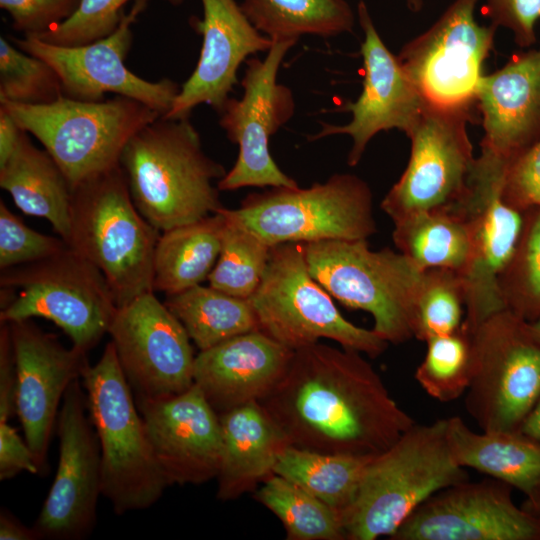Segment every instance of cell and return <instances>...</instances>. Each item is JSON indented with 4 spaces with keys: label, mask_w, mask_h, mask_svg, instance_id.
<instances>
[{
    "label": "cell",
    "mask_w": 540,
    "mask_h": 540,
    "mask_svg": "<svg viewBox=\"0 0 540 540\" xmlns=\"http://www.w3.org/2000/svg\"><path fill=\"white\" fill-rule=\"evenodd\" d=\"M154 293L118 307L108 330L136 401L179 394L194 384L191 339Z\"/></svg>",
    "instance_id": "obj_17"
},
{
    "label": "cell",
    "mask_w": 540,
    "mask_h": 540,
    "mask_svg": "<svg viewBox=\"0 0 540 540\" xmlns=\"http://www.w3.org/2000/svg\"><path fill=\"white\" fill-rule=\"evenodd\" d=\"M0 186L23 213L45 218L67 243L71 187L52 156L37 148L24 130L8 160L0 165Z\"/></svg>",
    "instance_id": "obj_28"
},
{
    "label": "cell",
    "mask_w": 540,
    "mask_h": 540,
    "mask_svg": "<svg viewBox=\"0 0 540 540\" xmlns=\"http://www.w3.org/2000/svg\"><path fill=\"white\" fill-rule=\"evenodd\" d=\"M64 239L39 233L25 225L0 200V269L35 262L63 251Z\"/></svg>",
    "instance_id": "obj_41"
},
{
    "label": "cell",
    "mask_w": 540,
    "mask_h": 540,
    "mask_svg": "<svg viewBox=\"0 0 540 540\" xmlns=\"http://www.w3.org/2000/svg\"><path fill=\"white\" fill-rule=\"evenodd\" d=\"M149 0H134L117 28L108 36L78 46H61L33 35L10 38L24 52L49 63L57 72L65 97L80 101H101L107 93L135 99L165 116L180 91L168 78L148 81L125 65L132 47L133 25Z\"/></svg>",
    "instance_id": "obj_16"
},
{
    "label": "cell",
    "mask_w": 540,
    "mask_h": 540,
    "mask_svg": "<svg viewBox=\"0 0 540 540\" xmlns=\"http://www.w3.org/2000/svg\"><path fill=\"white\" fill-rule=\"evenodd\" d=\"M297 39L273 40L263 60L245 61L240 81L243 95L229 98L220 116L219 125L228 140L239 147L234 166L217 183L220 191L243 187H297L271 156L272 135L294 115L295 100L291 89L277 81L278 71L287 52Z\"/></svg>",
    "instance_id": "obj_12"
},
{
    "label": "cell",
    "mask_w": 540,
    "mask_h": 540,
    "mask_svg": "<svg viewBox=\"0 0 540 540\" xmlns=\"http://www.w3.org/2000/svg\"><path fill=\"white\" fill-rule=\"evenodd\" d=\"M467 479L450 453L446 418L414 423L368 464L353 503L342 515L347 539L390 537L431 495Z\"/></svg>",
    "instance_id": "obj_3"
},
{
    "label": "cell",
    "mask_w": 540,
    "mask_h": 540,
    "mask_svg": "<svg viewBox=\"0 0 540 540\" xmlns=\"http://www.w3.org/2000/svg\"><path fill=\"white\" fill-rule=\"evenodd\" d=\"M293 354L260 330L244 333L199 351L194 383L219 415L263 400L285 374Z\"/></svg>",
    "instance_id": "obj_24"
},
{
    "label": "cell",
    "mask_w": 540,
    "mask_h": 540,
    "mask_svg": "<svg viewBox=\"0 0 540 540\" xmlns=\"http://www.w3.org/2000/svg\"><path fill=\"white\" fill-rule=\"evenodd\" d=\"M510 162L481 148L461 201L455 206L468 227L471 251L466 271L465 317L469 332L506 309L499 277L513 254L523 226V211L508 203L502 189Z\"/></svg>",
    "instance_id": "obj_13"
},
{
    "label": "cell",
    "mask_w": 540,
    "mask_h": 540,
    "mask_svg": "<svg viewBox=\"0 0 540 540\" xmlns=\"http://www.w3.org/2000/svg\"><path fill=\"white\" fill-rule=\"evenodd\" d=\"M23 129L14 118L0 107V165H3L14 151Z\"/></svg>",
    "instance_id": "obj_47"
},
{
    "label": "cell",
    "mask_w": 540,
    "mask_h": 540,
    "mask_svg": "<svg viewBox=\"0 0 540 540\" xmlns=\"http://www.w3.org/2000/svg\"><path fill=\"white\" fill-rule=\"evenodd\" d=\"M497 479L448 486L425 500L391 540H540V515L518 507Z\"/></svg>",
    "instance_id": "obj_19"
},
{
    "label": "cell",
    "mask_w": 540,
    "mask_h": 540,
    "mask_svg": "<svg viewBox=\"0 0 540 540\" xmlns=\"http://www.w3.org/2000/svg\"><path fill=\"white\" fill-rule=\"evenodd\" d=\"M481 148L512 162L540 138V45L483 75L476 93Z\"/></svg>",
    "instance_id": "obj_25"
},
{
    "label": "cell",
    "mask_w": 540,
    "mask_h": 540,
    "mask_svg": "<svg viewBox=\"0 0 540 540\" xmlns=\"http://www.w3.org/2000/svg\"><path fill=\"white\" fill-rule=\"evenodd\" d=\"M22 471L40 473L27 442L8 422H0V480L11 479Z\"/></svg>",
    "instance_id": "obj_45"
},
{
    "label": "cell",
    "mask_w": 540,
    "mask_h": 540,
    "mask_svg": "<svg viewBox=\"0 0 540 540\" xmlns=\"http://www.w3.org/2000/svg\"><path fill=\"white\" fill-rule=\"evenodd\" d=\"M79 378L67 388L57 418L56 475L33 528L39 539L81 540L97 519L102 495L101 452L86 415L87 397Z\"/></svg>",
    "instance_id": "obj_18"
},
{
    "label": "cell",
    "mask_w": 540,
    "mask_h": 540,
    "mask_svg": "<svg viewBox=\"0 0 540 540\" xmlns=\"http://www.w3.org/2000/svg\"><path fill=\"white\" fill-rule=\"evenodd\" d=\"M471 333L469 415L485 432H521L540 398V341L530 323L500 310Z\"/></svg>",
    "instance_id": "obj_11"
},
{
    "label": "cell",
    "mask_w": 540,
    "mask_h": 540,
    "mask_svg": "<svg viewBox=\"0 0 540 540\" xmlns=\"http://www.w3.org/2000/svg\"><path fill=\"white\" fill-rule=\"evenodd\" d=\"M479 0H454L423 33L397 55L408 78L430 105L465 107L476 104L482 65L494 43L497 27L475 18Z\"/></svg>",
    "instance_id": "obj_15"
},
{
    "label": "cell",
    "mask_w": 540,
    "mask_h": 540,
    "mask_svg": "<svg viewBox=\"0 0 540 540\" xmlns=\"http://www.w3.org/2000/svg\"><path fill=\"white\" fill-rule=\"evenodd\" d=\"M446 438L455 462L523 492L540 491V441L522 432L476 433L458 416L446 418Z\"/></svg>",
    "instance_id": "obj_27"
},
{
    "label": "cell",
    "mask_w": 540,
    "mask_h": 540,
    "mask_svg": "<svg viewBox=\"0 0 540 540\" xmlns=\"http://www.w3.org/2000/svg\"><path fill=\"white\" fill-rule=\"evenodd\" d=\"M201 2L203 17L191 19L192 27L202 36L199 60L165 118H189L200 104L209 105L219 114L238 83L240 65L250 55L267 52L273 44L235 0Z\"/></svg>",
    "instance_id": "obj_23"
},
{
    "label": "cell",
    "mask_w": 540,
    "mask_h": 540,
    "mask_svg": "<svg viewBox=\"0 0 540 540\" xmlns=\"http://www.w3.org/2000/svg\"><path fill=\"white\" fill-rule=\"evenodd\" d=\"M136 403L170 486L202 484L217 477L222 453L220 419L195 383L179 394Z\"/></svg>",
    "instance_id": "obj_22"
},
{
    "label": "cell",
    "mask_w": 540,
    "mask_h": 540,
    "mask_svg": "<svg viewBox=\"0 0 540 540\" xmlns=\"http://www.w3.org/2000/svg\"><path fill=\"white\" fill-rule=\"evenodd\" d=\"M531 329L534 333V335L537 337V339L540 341V318L536 321L529 322Z\"/></svg>",
    "instance_id": "obj_52"
},
{
    "label": "cell",
    "mask_w": 540,
    "mask_h": 540,
    "mask_svg": "<svg viewBox=\"0 0 540 540\" xmlns=\"http://www.w3.org/2000/svg\"><path fill=\"white\" fill-rule=\"evenodd\" d=\"M521 432L534 440L540 441V398L527 416Z\"/></svg>",
    "instance_id": "obj_49"
},
{
    "label": "cell",
    "mask_w": 540,
    "mask_h": 540,
    "mask_svg": "<svg viewBox=\"0 0 540 540\" xmlns=\"http://www.w3.org/2000/svg\"><path fill=\"white\" fill-rule=\"evenodd\" d=\"M424 359L415 379L424 391L440 402H451L466 393L472 370L471 333L462 325L453 333L426 341Z\"/></svg>",
    "instance_id": "obj_37"
},
{
    "label": "cell",
    "mask_w": 540,
    "mask_h": 540,
    "mask_svg": "<svg viewBox=\"0 0 540 540\" xmlns=\"http://www.w3.org/2000/svg\"><path fill=\"white\" fill-rule=\"evenodd\" d=\"M406 5L409 8L410 11L413 13L420 12L425 4V0H405Z\"/></svg>",
    "instance_id": "obj_51"
},
{
    "label": "cell",
    "mask_w": 540,
    "mask_h": 540,
    "mask_svg": "<svg viewBox=\"0 0 540 540\" xmlns=\"http://www.w3.org/2000/svg\"><path fill=\"white\" fill-rule=\"evenodd\" d=\"M259 330L295 351L326 338L370 358L388 342L345 319L309 271L304 243L271 246L262 280L249 298Z\"/></svg>",
    "instance_id": "obj_9"
},
{
    "label": "cell",
    "mask_w": 540,
    "mask_h": 540,
    "mask_svg": "<svg viewBox=\"0 0 540 540\" xmlns=\"http://www.w3.org/2000/svg\"><path fill=\"white\" fill-rule=\"evenodd\" d=\"M305 255L311 275L333 298L372 315L378 336L392 344L414 337L423 271L402 253L373 251L367 240H328L306 243Z\"/></svg>",
    "instance_id": "obj_10"
},
{
    "label": "cell",
    "mask_w": 540,
    "mask_h": 540,
    "mask_svg": "<svg viewBox=\"0 0 540 540\" xmlns=\"http://www.w3.org/2000/svg\"><path fill=\"white\" fill-rule=\"evenodd\" d=\"M120 167L136 208L160 232L222 207L213 181L227 172L204 152L189 118L160 116L145 125L124 147Z\"/></svg>",
    "instance_id": "obj_2"
},
{
    "label": "cell",
    "mask_w": 540,
    "mask_h": 540,
    "mask_svg": "<svg viewBox=\"0 0 540 540\" xmlns=\"http://www.w3.org/2000/svg\"><path fill=\"white\" fill-rule=\"evenodd\" d=\"M502 196L520 211L540 206V138L509 164Z\"/></svg>",
    "instance_id": "obj_43"
},
{
    "label": "cell",
    "mask_w": 540,
    "mask_h": 540,
    "mask_svg": "<svg viewBox=\"0 0 540 540\" xmlns=\"http://www.w3.org/2000/svg\"><path fill=\"white\" fill-rule=\"evenodd\" d=\"M394 244L420 271L446 268L461 276L471 243L465 219L452 207L419 212L394 222Z\"/></svg>",
    "instance_id": "obj_30"
},
{
    "label": "cell",
    "mask_w": 540,
    "mask_h": 540,
    "mask_svg": "<svg viewBox=\"0 0 540 540\" xmlns=\"http://www.w3.org/2000/svg\"><path fill=\"white\" fill-rule=\"evenodd\" d=\"M160 235L133 203L120 165L72 190L67 244L102 272L118 307L153 291Z\"/></svg>",
    "instance_id": "obj_4"
},
{
    "label": "cell",
    "mask_w": 540,
    "mask_h": 540,
    "mask_svg": "<svg viewBox=\"0 0 540 540\" xmlns=\"http://www.w3.org/2000/svg\"><path fill=\"white\" fill-rule=\"evenodd\" d=\"M505 308L533 322L540 318V206L523 211V226L499 277Z\"/></svg>",
    "instance_id": "obj_35"
},
{
    "label": "cell",
    "mask_w": 540,
    "mask_h": 540,
    "mask_svg": "<svg viewBox=\"0 0 540 540\" xmlns=\"http://www.w3.org/2000/svg\"><path fill=\"white\" fill-rule=\"evenodd\" d=\"M63 95L55 69L0 37V102L50 104Z\"/></svg>",
    "instance_id": "obj_39"
},
{
    "label": "cell",
    "mask_w": 540,
    "mask_h": 540,
    "mask_svg": "<svg viewBox=\"0 0 540 540\" xmlns=\"http://www.w3.org/2000/svg\"><path fill=\"white\" fill-rule=\"evenodd\" d=\"M226 220L220 254L207 280L209 286L223 293L249 299L262 280L271 246Z\"/></svg>",
    "instance_id": "obj_36"
},
{
    "label": "cell",
    "mask_w": 540,
    "mask_h": 540,
    "mask_svg": "<svg viewBox=\"0 0 540 540\" xmlns=\"http://www.w3.org/2000/svg\"><path fill=\"white\" fill-rule=\"evenodd\" d=\"M465 294L459 273L446 268L423 271L413 313L414 337L426 342L458 330L465 317Z\"/></svg>",
    "instance_id": "obj_38"
},
{
    "label": "cell",
    "mask_w": 540,
    "mask_h": 540,
    "mask_svg": "<svg viewBox=\"0 0 540 540\" xmlns=\"http://www.w3.org/2000/svg\"><path fill=\"white\" fill-rule=\"evenodd\" d=\"M255 498L281 521L288 540L347 539L340 514L294 482L275 473Z\"/></svg>",
    "instance_id": "obj_34"
},
{
    "label": "cell",
    "mask_w": 540,
    "mask_h": 540,
    "mask_svg": "<svg viewBox=\"0 0 540 540\" xmlns=\"http://www.w3.org/2000/svg\"><path fill=\"white\" fill-rule=\"evenodd\" d=\"M131 0H81L76 12L66 21L37 38L55 45H84L110 35L119 25L124 6ZM180 6L184 0H165ZM35 36V35H33Z\"/></svg>",
    "instance_id": "obj_40"
},
{
    "label": "cell",
    "mask_w": 540,
    "mask_h": 540,
    "mask_svg": "<svg viewBox=\"0 0 540 540\" xmlns=\"http://www.w3.org/2000/svg\"><path fill=\"white\" fill-rule=\"evenodd\" d=\"M485 15L495 27L508 29L520 47L536 41L540 0H483Z\"/></svg>",
    "instance_id": "obj_44"
},
{
    "label": "cell",
    "mask_w": 540,
    "mask_h": 540,
    "mask_svg": "<svg viewBox=\"0 0 540 540\" xmlns=\"http://www.w3.org/2000/svg\"><path fill=\"white\" fill-rule=\"evenodd\" d=\"M0 323L47 319L87 353L108 333L117 303L102 272L71 247L1 270Z\"/></svg>",
    "instance_id": "obj_6"
},
{
    "label": "cell",
    "mask_w": 540,
    "mask_h": 540,
    "mask_svg": "<svg viewBox=\"0 0 540 540\" xmlns=\"http://www.w3.org/2000/svg\"><path fill=\"white\" fill-rule=\"evenodd\" d=\"M260 404L289 445L327 454L378 455L415 423L362 353L319 342L294 351Z\"/></svg>",
    "instance_id": "obj_1"
},
{
    "label": "cell",
    "mask_w": 540,
    "mask_h": 540,
    "mask_svg": "<svg viewBox=\"0 0 540 540\" xmlns=\"http://www.w3.org/2000/svg\"><path fill=\"white\" fill-rule=\"evenodd\" d=\"M81 0H0L12 27L24 35H39L69 19Z\"/></svg>",
    "instance_id": "obj_42"
},
{
    "label": "cell",
    "mask_w": 540,
    "mask_h": 540,
    "mask_svg": "<svg viewBox=\"0 0 540 540\" xmlns=\"http://www.w3.org/2000/svg\"><path fill=\"white\" fill-rule=\"evenodd\" d=\"M227 224L220 212L164 231L153 263V291L174 295L207 280L220 254Z\"/></svg>",
    "instance_id": "obj_29"
},
{
    "label": "cell",
    "mask_w": 540,
    "mask_h": 540,
    "mask_svg": "<svg viewBox=\"0 0 540 540\" xmlns=\"http://www.w3.org/2000/svg\"><path fill=\"white\" fill-rule=\"evenodd\" d=\"M0 539L1 540H39L33 527L25 526L7 510L0 513Z\"/></svg>",
    "instance_id": "obj_48"
},
{
    "label": "cell",
    "mask_w": 540,
    "mask_h": 540,
    "mask_svg": "<svg viewBox=\"0 0 540 540\" xmlns=\"http://www.w3.org/2000/svg\"><path fill=\"white\" fill-rule=\"evenodd\" d=\"M81 377L100 446L102 496L119 515L151 507L170 485L111 341Z\"/></svg>",
    "instance_id": "obj_5"
},
{
    "label": "cell",
    "mask_w": 540,
    "mask_h": 540,
    "mask_svg": "<svg viewBox=\"0 0 540 540\" xmlns=\"http://www.w3.org/2000/svg\"><path fill=\"white\" fill-rule=\"evenodd\" d=\"M471 110L472 106H425L407 135L408 164L380 205L393 222L461 201L476 160L467 133Z\"/></svg>",
    "instance_id": "obj_14"
},
{
    "label": "cell",
    "mask_w": 540,
    "mask_h": 540,
    "mask_svg": "<svg viewBox=\"0 0 540 540\" xmlns=\"http://www.w3.org/2000/svg\"><path fill=\"white\" fill-rule=\"evenodd\" d=\"M218 211L269 246L368 240L377 231L372 191L350 173H335L307 188L270 187L248 194L236 209Z\"/></svg>",
    "instance_id": "obj_7"
},
{
    "label": "cell",
    "mask_w": 540,
    "mask_h": 540,
    "mask_svg": "<svg viewBox=\"0 0 540 540\" xmlns=\"http://www.w3.org/2000/svg\"><path fill=\"white\" fill-rule=\"evenodd\" d=\"M17 372L16 414L40 472L47 467L59 405L88 364L85 352L66 348L31 319L8 323Z\"/></svg>",
    "instance_id": "obj_21"
},
{
    "label": "cell",
    "mask_w": 540,
    "mask_h": 540,
    "mask_svg": "<svg viewBox=\"0 0 540 540\" xmlns=\"http://www.w3.org/2000/svg\"><path fill=\"white\" fill-rule=\"evenodd\" d=\"M58 164L73 190L80 183L120 165L130 138L161 115L124 96L80 101L62 96L50 104L0 102Z\"/></svg>",
    "instance_id": "obj_8"
},
{
    "label": "cell",
    "mask_w": 540,
    "mask_h": 540,
    "mask_svg": "<svg viewBox=\"0 0 540 540\" xmlns=\"http://www.w3.org/2000/svg\"><path fill=\"white\" fill-rule=\"evenodd\" d=\"M17 372L8 323L0 327V422L16 414Z\"/></svg>",
    "instance_id": "obj_46"
},
{
    "label": "cell",
    "mask_w": 540,
    "mask_h": 540,
    "mask_svg": "<svg viewBox=\"0 0 540 540\" xmlns=\"http://www.w3.org/2000/svg\"><path fill=\"white\" fill-rule=\"evenodd\" d=\"M240 6L254 27L272 40L334 37L351 32L355 24L346 0H242Z\"/></svg>",
    "instance_id": "obj_33"
},
{
    "label": "cell",
    "mask_w": 540,
    "mask_h": 540,
    "mask_svg": "<svg viewBox=\"0 0 540 540\" xmlns=\"http://www.w3.org/2000/svg\"><path fill=\"white\" fill-rule=\"evenodd\" d=\"M359 24L364 33L361 44L363 58V89L354 102H347L342 111L351 112L347 124L320 122L321 129L307 136L316 141L332 135H348L352 147L347 163L356 166L370 140L382 131L397 129L408 135L418 122L427 103L380 37L367 4L357 5Z\"/></svg>",
    "instance_id": "obj_20"
},
{
    "label": "cell",
    "mask_w": 540,
    "mask_h": 540,
    "mask_svg": "<svg viewBox=\"0 0 540 540\" xmlns=\"http://www.w3.org/2000/svg\"><path fill=\"white\" fill-rule=\"evenodd\" d=\"M374 456L327 454L288 445L278 456L274 473L316 496L342 518Z\"/></svg>",
    "instance_id": "obj_32"
},
{
    "label": "cell",
    "mask_w": 540,
    "mask_h": 540,
    "mask_svg": "<svg viewBox=\"0 0 540 540\" xmlns=\"http://www.w3.org/2000/svg\"><path fill=\"white\" fill-rule=\"evenodd\" d=\"M524 508L540 515V491L532 499L527 500V505Z\"/></svg>",
    "instance_id": "obj_50"
},
{
    "label": "cell",
    "mask_w": 540,
    "mask_h": 540,
    "mask_svg": "<svg viewBox=\"0 0 540 540\" xmlns=\"http://www.w3.org/2000/svg\"><path fill=\"white\" fill-rule=\"evenodd\" d=\"M165 305L179 319L199 351L259 330L249 299L197 285L167 296Z\"/></svg>",
    "instance_id": "obj_31"
},
{
    "label": "cell",
    "mask_w": 540,
    "mask_h": 540,
    "mask_svg": "<svg viewBox=\"0 0 540 540\" xmlns=\"http://www.w3.org/2000/svg\"><path fill=\"white\" fill-rule=\"evenodd\" d=\"M222 453L217 498L233 500L274 473L286 437L258 401L219 414Z\"/></svg>",
    "instance_id": "obj_26"
}]
</instances>
